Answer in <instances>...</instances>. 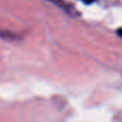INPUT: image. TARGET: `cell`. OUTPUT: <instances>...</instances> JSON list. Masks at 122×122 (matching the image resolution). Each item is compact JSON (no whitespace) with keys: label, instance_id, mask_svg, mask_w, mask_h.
I'll return each mask as SVG.
<instances>
[{"label":"cell","instance_id":"6da1fadb","mask_svg":"<svg viewBox=\"0 0 122 122\" xmlns=\"http://www.w3.org/2000/svg\"><path fill=\"white\" fill-rule=\"evenodd\" d=\"M80 1L85 2L86 4H90V3H93V2H94L95 0H80Z\"/></svg>","mask_w":122,"mask_h":122}]
</instances>
